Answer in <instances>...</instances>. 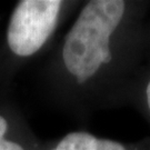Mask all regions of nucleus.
I'll use <instances>...</instances> for the list:
<instances>
[{
  "label": "nucleus",
  "mask_w": 150,
  "mask_h": 150,
  "mask_svg": "<svg viewBox=\"0 0 150 150\" xmlns=\"http://www.w3.org/2000/svg\"><path fill=\"white\" fill-rule=\"evenodd\" d=\"M79 4L66 0L18 1L6 29V47L11 57L28 60L49 49L60 26Z\"/></svg>",
  "instance_id": "nucleus-2"
},
{
  "label": "nucleus",
  "mask_w": 150,
  "mask_h": 150,
  "mask_svg": "<svg viewBox=\"0 0 150 150\" xmlns=\"http://www.w3.org/2000/svg\"><path fill=\"white\" fill-rule=\"evenodd\" d=\"M0 150H45V145L19 127L15 118L0 111Z\"/></svg>",
  "instance_id": "nucleus-4"
},
{
  "label": "nucleus",
  "mask_w": 150,
  "mask_h": 150,
  "mask_svg": "<svg viewBox=\"0 0 150 150\" xmlns=\"http://www.w3.org/2000/svg\"><path fill=\"white\" fill-rule=\"evenodd\" d=\"M148 8L137 0L82 2L45 66L50 100L80 119L126 102L150 48Z\"/></svg>",
  "instance_id": "nucleus-1"
},
{
  "label": "nucleus",
  "mask_w": 150,
  "mask_h": 150,
  "mask_svg": "<svg viewBox=\"0 0 150 150\" xmlns=\"http://www.w3.org/2000/svg\"><path fill=\"white\" fill-rule=\"evenodd\" d=\"M45 150H150V138L138 142H123L76 130L45 145Z\"/></svg>",
  "instance_id": "nucleus-3"
},
{
  "label": "nucleus",
  "mask_w": 150,
  "mask_h": 150,
  "mask_svg": "<svg viewBox=\"0 0 150 150\" xmlns=\"http://www.w3.org/2000/svg\"><path fill=\"white\" fill-rule=\"evenodd\" d=\"M148 40H149V46H150V25L148 26Z\"/></svg>",
  "instance_id": "nucleus-6"
},
{
  "label": "nucleus",
  "mask_w": 150,
  "mask_h": 150,
  "mask_svg": "<svg viewBox=\"0 0 150 150\" xmlns=\"http://www.w3.org/2000/svg\"><path fill=\"white\" fill-rule=\"evenodd\" d=\"M126 102L134 105L150 126V61H145L129 86Z\"/></svg>",
  "instance_id": "nucleus-5"
}]
</instances>
